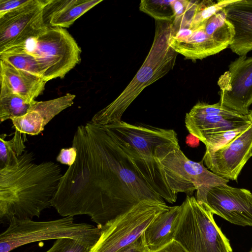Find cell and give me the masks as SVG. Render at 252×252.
Segmentation results:
<instances>
[{
  "instance_id": "6da1fadb",
  "label": "cell",
  "mask_w": 252,
  "mask_h": 252,
  "mask_svg": "<svg viewBox=\"0 0 252 252\" xmlns=\"http://www.w3.org/2000/svg\"><path fill=\"white\" fill-rule=\"evenodd\" d=\"M72 146L76 159L52 201L61 216L88 215L100 228L141 201L165 203L105 126L91 121L79 126Z\"/></svg>"
},
{
  "instance_id": "7a4b0ae2",
  "label": "cell",
  "mask_w": 252,
  "mask_h": 252,
  "mask_svg": "<svg viewBox=\"0 0 252 252\" xmlns=\"http://www.w3.org/2000/svg\"><path fill=\"white\" fill-rule=\"evenodd\" d=\"M32 151L25 150L11 164L0 168V221L13 218L39 217L52 206L63 176L60 166L52 161L34 162Z\"/></svg>"
},
{
  "instance_id": "3957f363",
  "label": "cell",
  "mask_w": 252,
  "mask_h": 252,
  "mask_svg": "<svg viewBox=\"0 0 252 252\" xmlns=\"http://www.w3.org/2000/svg\"><path fill=\"white\" fill-rule=\"evenodd\" d=\"M129 156L135 165L154 191L170 203L176 201L177 194L168 185L164 172L155 158L159 146L179 142L176 132L148 125H134L122 120L104 126Z\"/></svg>"
},
{
  "instance_id": "277c9868",
  "label": "cell",
  "mask_w": 252,
  "mask_h": 252,
  "mask_svg": "<svg viewBox=\"0 0 252 252\" xmlns=\"http://www.w3.org/2000/svg\"><path fill=\"white\" fill-rule=\"evenodd\" d=\"M172 34V21L155 20L153 42L142 65L120 94L94 114L91 120L93 123L105 126L121 121L142 91L173 68L178 53L169 45Z\"/></svg>"
},
{
  "instance_id": "5b68a950",
  "label": "cell",
  "mask_w": 252,
  "mask_h": 252,
  "mask_svg": "<svg viewBox=\"0 0 252 252\" xmlns=\"http://www.w3.org/2000/svg\"><path fill=\"white\" fill-rule=\"evenodd\" d=\"M100 234V228L75 223L71 216L46 221L13 218L0 235V252H10L31 243L60 238L73 239L92 249Z\"/></svg>"
},
{
  "instance_id": "8992f818",
  "label": "cell",
  "mask_w": 252,
  "mask_h": 252,
  "mask_svg": "<svg viewBox=\"0 0 252 252\" xmlns=\"http://www.w3.org/2000/svg\"><path fill=\"white\" fill-rule=\"evenodd\" d=\"M155 158L174 192L191 196L196 190L197 200L203 204L211 189L229 182L205 167L203 159L195 162L188 158L181 150L179 142L159 146L156 150Z\"/></svg>"
},
{
  "instance_id": "52a82bcc",
  "label": "cell",
  "mask_w": 252,
  "mask_h": 252,
  "mask_svg": "<svg viewBox=\"0 0 252 252\" xmlns=\"http://www.w3.org/2000/svg\"><path fill=\"white\" fill-rule=\"evenodd\" d=\"M11 48L33 56L46 82L63 78L81 61V49L75 39L65 29L57 27L46 25L34 36Z\"/></svg>"
},
{
  "instance_id": "ba28073f",
  "label": "cell",
  "mask_w": 252,
  "mask_h": 252,
  "mask_svg": "<svg viewBox=\"0 0 252 252\" xmlns=\"http://www.w3.org/2000/svg\"><path fill=\"white\" fill-rule=\"evenodd\" d=\"M181 206L174 240L188 252H233L229 240L204 204L187 195Z\"/></svg>"
},
{
  "instance_id": "9c48e42d",
  "label": "cell",
  "mask_w": 252,
  "mask_h": 252,
  "mask_svg": "<svg viewBox=\"0 0 252 252\" xmlns=\"http://www.w3.org/2000/svg\"><path fill=\"white\" fill-rule=\"evenodd\" d=\"M234 35L224 8L196 28L172 31L169 45L187 59L202 60L228 47Z\"/></svg>"
},
{
  "instance_id": "30bf717a",
  "label": "cell",
  "mask_w": 252,
  "mask_h": 252,
  "mask_svg": "<svg viewBox=\"0 0 252 252\" xmlns=\"http://www.w3.org/2000/svg\"><path fill=\"white\" fill-rule=\"evenodd\" d=\"M170 206L145 200L100 227V236L90 252H117L140 238L148 225Z\"/></svg>"
},
{
  "instance_id": "8fae6325",
  "label": "cell",
  "mask_w": 252,
  "mask_h": 252,
  "mask_svg": "<svg viewBox=\"0 0 252 252\" xmlns=\"http://www.w3.org/2000/svg\"><path fill=\"white\" fill-rule=\"evenodd\" d=\"M46 0H28L0 15V52L23 44L46 26Z\"/></svg>"
},
{
  "instance_id": "7c38bea8",
  "label": "cell",
  "mask_w": 252,
  "mask_h": 252,
  "mask_svg": "<svg viewBox=\"0 0 252 252\" xmlns=\"http://www.w3.org/2000/svg\"><path fill=\"white\" fill-rule=\"evenodd\" d=\"M219 102L248 116L252 104V56H239L231 61L228 70L219 77Z\"/></svg>"
},
{
  "instance_id": "4fadbf2b",
  "label": "cell",
  "mask_w": 252,
  "mask_h": 252,
  "mask_svg": "<svg viewBox=\"0 0 252 252\" xmlns=\"http://www.w3.org/2000/svg\"><path fill=\"white\" fill-rule=\"evenodd\" d=\"M186 127L200 141L208 134L239 127L251 123L248 116L222 106L199 102L186 113Z\"/></svg>"
},
{
  "instance_id": "5bb4252c",
  "label": "cell",
  "mask_w": 252,
  "mask_h": 252,
  "mask_svg": "<svg viewBox=\"0 0 252 252\" xmlns=\"http://www.w3.org/2000/svg\"><path fill=\"white\" fill-rule=\"evenodd\" d=\"M204 204L213 215L232 224L252 226V193L247 189L216 186L207 192Z\"/></svg>"
},
{
  "instance_id": "9a60e30c",
  "label": "cell",
  "mask_w": 252,
  "mask_h": 252,
  "mask_svg": "<svg viewBox=\"0 0 252 252\" xmlns=\"http://www.w3.org/2000/svg\"><path fill=\"white\" fill-rule=\"evenodd\" d=\"M252 157V122L245 131L226 145L215 151L206 150L202 159L213 173L228 180L236 181Z\"/></svg>"
},
{
  "instance_id": "2e32d148",
  "label": "cell",
  "mask_w": 252,
  "mask_h": 252,
  "mask_svg": "<svg viewBox=\"0 0 252 252\" xmlns=\"http://www.w3.org/2000/svg\"><path fill=\"white\" fill-rule=\"evenodd\" d=\"M75 95L67 93L51 100L34 101L24 115L11 119L15 129L20 132L32 135H38L45 126L63 110L74 103Z\"/></svg>"
},
{
  "instance_id": "e0dca14e",
  "label": "cell",
  "mask_w": 252,
  "mask_h": 252,
  "mask_svg": "<svg viewBox=\"0 0 252 252\" xmlns=\"http://www.w3.org/2000/svg\"><path fill=\"white\" fill-rule=\"evenodd\" d=\"M0 64V95L14 93L32 103L43 93L47 82L44 79L1 60Z\"/></svg>"
},
{
  "instance_id": "ac0fdd59",
  "label": "cell",
  "mask_w": 252,
  "mask_h": 252,
  "mask_svg": "<svg viewBox=\"0 0 252 252\" xmlns=\"http://www.w3.org/2000/svg\"><path fill=\"white\" fill-rule=\"evenodd\" d=\"M224 10L234 31L228 47L239 56H247L252 51V0H235Z\"/></svg>"
},
{
  "instance_id": "d6986e66",
  "label": "cell",
  "mask_w": 252,
  "mask_h": 252,
  "mask_svg": "<svg viewBox=\"0 0 252 252\" xmlns=\"http://www.w3.org/2000/svg\"><path fill=\"white\" fill-rule=\"evenodd\" d=\"M103 0H46L44 19L46 25L68 28Z\"/></svg>"
},
{
  "instance_id": "ffe728a7",
  "label": "cell",
  "mask_w": 252,
  "mask_h": 252,
  "mask_svg": "<svg viewBox=\"0 0 252 252\" xmlns=\"http://www.w3.org/2000/svg\"><path fill=\"white\" fill-rule=\"evenodd\" d=\"M181 212V205L170 206L148 225L142 235L149 251L158 250L174 240Z\"/></svg>"
},
{
  "instance_id": "44dd1931",
  "label": "cell",
  "mask_w": 252,
  "mask_h": 252,
  "mask_svg": "<svg viewBox=\"0 0 252 252\" xmlns=\"http://www.w3.org/2000/svg\"><path fill=\"white\" fill-rule=\"evenodd\" d=\"M0 60L17 69L42 78L40 69L35 58L22 49L11 48L0 52Z\"/></svg>"
},
{
  "instance_id": "7402d4cb",
  "label": "cell",
  "mask_w": 252,
  "mask_h": 252,
  "mask_svg": "<svg viewBox=\"0 0 252 252\" xmlns=\"http://www.w3.org/2000/svg\"><path fill=\"white\" fill-rule=\"evenodd\" d=\"M6 136L5 134H2L0 137V168L12 163L26 150V134L15 129L10 140H6Z\"/></svg>"
},
{
  "instance_id": "603a6c76",
  "label": "cell",
  "mask_w": 252,
  "mask_h": 252,
  "mask_svg": "<svg viewBox=\"0 0 252 252\" xmlns=\"http://www.w3.org/2000/svg\"><path fill=\"white\" fill-rule=\"evenodd\" d=\"M33 102H28L14 93L0 95V123L8 119L11 120L12 118L24 115L29 111Z\"/></svg>"
},
{
  "instance_id": "cb8c5ba5",
  "label": "cell",
  "mask_w": 252,
  "mask_h": 252,
  "mask_svg": "<svg viewBox=\"0 0 252 252\" xmlns=\"http://www.w3.org/2000/svg\"><path fill=\"white\" fill-rule=\"evenodd\" d=\"M235 0H198L192 18L186 28L192 29L198 27Z\"/></svg>"
},
{
  "instance_id": "d4e9b609",
  "label": "cell",
  "mask_w": 252,
  "mask_h": 252,
  "mask_svg": "<svg viewBox=\"0 0 252 252\" xmlns=\"http://www.w3.org/2000/svg\"><path fill=\"white\" fill-rule=\"evenodd\" d=\"M172 1V0H142L139 4V9L155 20L172 21L174 14Z\"/></svg>"
},
{
  "instance_id": "484cf974",
  "label": "cell",
  "mask_w": 252,
  "mask_h": 252,
  "mask_svg": "<svg viewBox=\"0 0 252 252\" xmlns=\"http://www.w3.org/2000/svg\"><path fill=\"white\" fill-rule=\"evenodd\" d=\"M251 124L252 123L236 128L208 134L201 142L205 145L206 150L215 151L231 142L238 135L245 131Z\"/></svg>"
},
{
  "instance_id": "4316f807",
  "label": "cell",
  "mask_w": 252,
  "mask_h": 252,
  "mask_svg": "<svg viewBox=\"0 0 252 252\" xmlns=\"http://www.w3.org/2000/svg\"><path fill=\"white\" fill-rule=\"evenodd\" d=\"M91 249L71 238L56 240L53 246L45 252H90Z\"/></svg>"
},
{
  "instance_id": "83f0119b",
  "label": "cell",
  "mask_w": 252,
  "mask_h": 252,
  "mask_svg": "<svg viewBox=\"0 0 252 252\" xmlns=\"http://www.w3.org/2000/svg\"><path fill=\"white\" fill-rule=\"evenodd\" d=\"M77 157V151L75 147L72 146L69 148H63L57 157V160L60 163L69 166L75 162Z\"/></svg>"
},
{
  "instance_id": "f1b7e54d",
  "label": "cell",
  "mask_w": 252,
  "mask_h": 252,
  "mask_svg": "<svg viewBox=\"0 0 252 252\" xmlns=\"http://www.w3.org/2000/svg\"><path fill=\"white\" fill-rule=\"evenodd\" d=\"M143 235L134 242L123 248L117 252H148Z\"/></svg>"
},
{
  "instance_id": "f546056e",
  "label": "cell",
  "mask_w": 252,
  "mask_h": 252,
  "mask_svg": "<svg viewBox=\"0 0 252 252\" xmlns=\"http://www.w3.org/2000/svg\"><path fill=\"white\" fill-rule=\"evenodd\" d=\"M27 1L28 0H0V15L17 8Z\"/></svg>"
},
{
  "instance_id": "4dcf8cb0",
  "label": "cell",
  "mask_w": 252,
  "mask_h": 252,
  "mask_svg": "<svg viewBox=\"0 0 252 252\" xmlns=\"http://www.w3.org/2000/svg\"><path fill=\"white\" fill-rule=\"evenodd\" d=\"M148 252H188L182 245L175 240L154 251H149Z\"/></svg>"
},
{
  "instance_id": "1f68e13d",
  "label": "cell",
  "mask_w": 252,
  "mask_h": 252,
  "mask_svg": "<svg viewBox=\"0 0 252 252\" xmlns=\"http://www.w3.org/2000/svg\"><path fill=\"white\" fill-rule=\"evenodd\" d=\"M200 140L195 136L189 133L186 137V142L188 145L191 147H197L199 144Z\"/></svg>"
},
{
  "instance_id": "d6a6232c",
  "label": "cell",
  "mask_w": 252,
  "mask_h": 252,
  "mask_svg": "<svg viewBox=\"0 0 252 252\" xmlns=\"http://www.w3.org/2000/svg\"><path fill=\"white\" fill-rule=\"evenodd\" d=\"M248 117L250 121L252 122V109L250 110Z\"/></svg>"
},
{
  "instance_id": "836d02e7",
  "label": "cell",
  "mask_w": 252,
  "mask_h": 252,
  "mask_svg": "<svg viewBox=\"0 0 252 252\" xmlns=\"http://www.w3.org/2000/svg\"><path fill=\"white\" fill-rule=\"evenodd\" d=\"M249 252H252V249L250 250V251Z\"/></svg>"
}]
</instances>
